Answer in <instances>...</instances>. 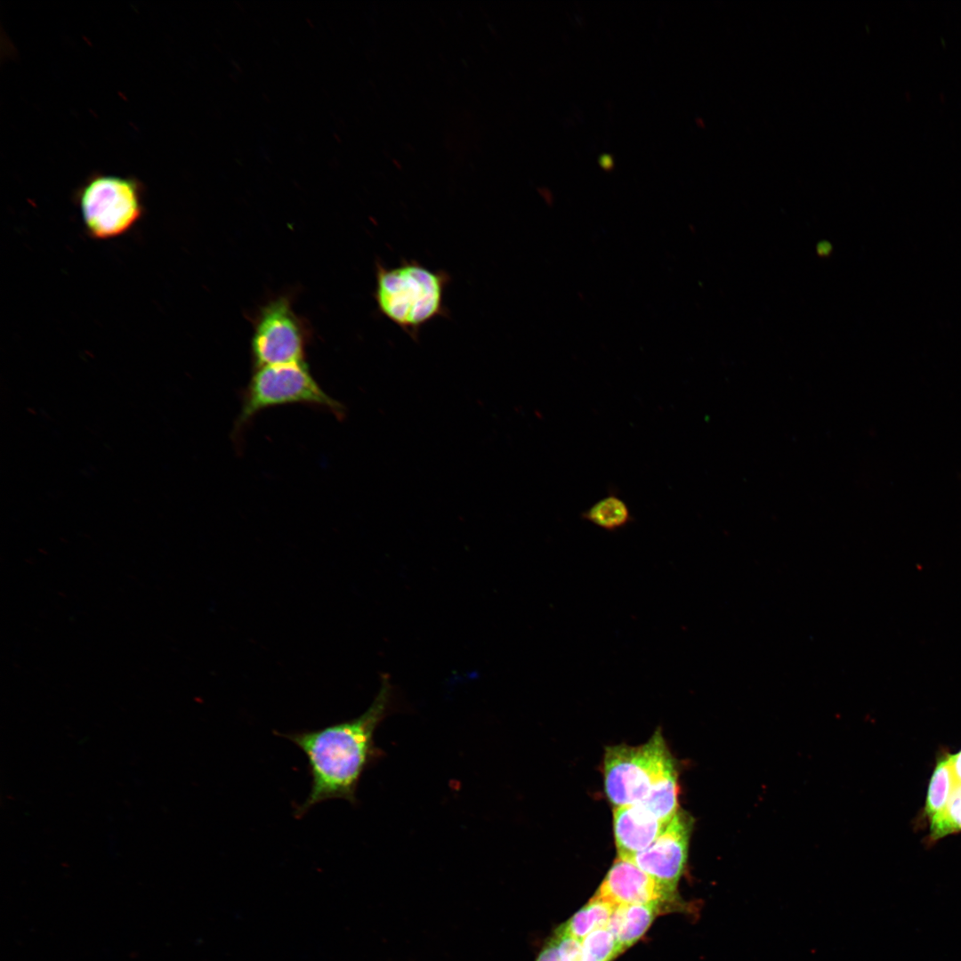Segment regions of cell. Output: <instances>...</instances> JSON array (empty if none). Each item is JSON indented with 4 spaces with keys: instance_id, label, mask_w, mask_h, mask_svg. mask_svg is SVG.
Returning a JSON list of instances; mask_svg holds the SVG:
<instances>
[{
    "instance_id": "1",
    "label": "cell",
    "mask_w": 961,
    "mask_h": 961,
    "mask_svg": "<svg viewBox=\"0 0 961 961\" xmlns=\"http://www.w3.org/2000/svg\"><path fill=\"white\" fill-rule=\"evenodd\" d=\"M381 679L378 693L359 716L317 730L279 734L297 746L308 761L311 788L295 809L296 818L327 800L357 803L361 777L383 755L375 744V732L395 702L389 677L383 675Z\"/></svg>"
},
{
    "instance_id": "2",
    "label": "cell",
    "mask_w": 961,
    "mask_h": 961,
    "mask_svg": "<svg viewBox=\"0 0 961 961\" xmlns=\"http://www.w3.org/2000/svg\"><path fill=\"white\" fill-rule=\"evenodd\" d=\"M450 282L448 271L429 269L413 259L392 267L377 262L374 299L384 318L418 341L427 323L448 317L444 298Z\"/></svg>"
},
{
    "instance_id": "3",
    "label": "cell",
    "mask_w": 961,
    "mask_h": 961,
    "mask_svg": "<svg viewBox=\"0 0 961 961\" xmlns=\"http://www.w3.org/2000/svg\"><path fill=\"white\" fill-rule=\"evenodd\" d=\"M75 200L86 234L99 240L127 233L144 213L143 186L134 177L92 174Z\"/></svg>"
},
{
    "instance_id": "4",
    "label": "cell",
    "mask_w": 961,
    "mask_h": 961,
    "mask_svg": "<svg viewBox=\"0 0 961 961\" xmlns=\"http://www.w3.org/2000/svg\"><path fill=\"white\" fill-rule=\"evenodd\" d=\"M291 403L323 408L337 419L345 415L344 406L319 386L305 362L258 367L242 393L241 409L234 426L235 438L261 410Z\"/></svg>"
},
{
    "instance_id": "5",
    "label": "cell",
    "mask_w": 961,
    "mask_h": 961,
    "mask_svg": "<svg viewBox=\"0 0 961 961\" xmlns=\"http://www.w3.org/2000/svg\"><path fill=\"white\" fill-rule=\"evenodd\" d=\"M674 767V758L659 731L637 747H609L603 760L606 795L614 807L642 803Z\"/></svg>"
},
{
    "instance_id": "6",
    "label": "cell",
    "mask_w": 961,
    "mask_h": 961,
    "mask_svg": "<svg viewBox=\"0 0 961 961\" xmlns=\"http://www.w3.org/2000/svg\"><path fill=\"white\" fill-rule=\"evenodd\" d=\"M305 337L290 302L280 297L260 312L252 339L254 367L304 361Z\"/></svg>"
},
{
    "instance_id": "7",
    "label": "cell",
    "mask_w": 961,
    "mask_h": 961,
    "mask_svg": "<svg viewBox=\"0 0 961 961\" xmlns=\"http://www.w3.org/2000/svg\"><path fill=\"white\" fill-rule=\"evenodd\" d=\"M692 827L691 816L679 809L651 845L626 860L666 889L677 893V884L687 862Z\"/></svg>"
},
{
    "instance_id": "8",
    "label": "cell",
    "mask_w": 961,
    "mask_h": 961,
    "mask_svg": "<svg viewBox=\"0 0 961 961\" xmlns=\"http://www.w3.org/2000/svg\"><path fill=\"white\" fill-rule=\"evenodd\" d=\"M614 907L658 904L666 911L682 908L672 892L630 860L617 858L594 895Z\"/></svg>"
},
{
    "instance_id": "9",
    "label": "cell",
    "mask_w": 961,
    "mask_h": 961,
    "mask_svg": "<svg viewBox=\"0 0 961 961\" xmlns=\"http://www.w3.org/2000/svg\"><path fill=\"white\" fill-rule=\"evenodd\" d=\"M667 824L642 804L614 807L613 830L618 857L626 860L646 850Z\"/></svg>"
},
{
    "instance_id": "10",
    "label": "cell",
    "mask_w": 961,
    "mask_h": 961,
    "mask_svg": "<svg viewBox=\"0 0 961 961\" xmlns=\"http://www.w3.org/2000/svg\"><path fill=\"white\" fill-rule=\"evenodd\" d=\"M665 908L658 904H631L616 907L608 928L625 951L638 941Z\"/></svg>"
},
{
    "instance_id": "11",
    "label": "cell",
    "mask_w": 961,
    "mask_h": 961,
    "mask_svg": "<svg viewBox=\"0 0 961 961\" xmlns=\"http://www.w3.org/2000/svg\"><path fill=\"white\" fill-rule=\"evenodd\" d=\"M616 907L595 896L556 930L580 941L592 932L607 927Z\"/></svg>"
},
{
    "instance_id": "12",
    "label": "cell",
    "mask_w": 961,
    "mask_h": 961,
    "mask_svg": "<svg viewBox=\"0 0 961 961\" xmlns=\"http://www.w3.org/2000/svg\"><path fill=\"white\" fill-rule=\"evenodd\" d=\"M581 518L610 532L617 531L633 521L627 504L612 492L584 511Z\"/></svg>"
},
{
    "instance_id": "13",
    "label": "cell",
    "mask_w": 961,
    "mask_h": 961,
    "mask_svg": "<svg viewBox=\"0 0 961 961\" xmlns=\"http://www.w3.org/2000/svg\"><path fill=\"white\" fill-rule=\"evenodd\" d=\"M677 779V770L674 767L658 780L648 796L639 803L665 823H669L680 809Z\"/></svg>"
},
{
    "instance_id": "14",
    "label": "cell",
    "mask_w": 961,
    "mask_h": 961,
    "mask_svg": "<svg viewBox=\"0 0 961 961\" xmlns=\"http://www.w3.org/2000/svg\"><path fill=\"white\" fill-rule=\"evenodd\" d=\"M952 783L949 754H945L937 761L927 789L925 814L929 823L944 812L951 793Z\"/></svg>"
},
{
    "instance_id": "15",
    "label": "cell",
    "mask_w": 961,
    "mask_h": 961,
    "mask_svg": "<svg viewBox=\"0 0 961 961\" xmlns=\"http://www.w3.org/2000/svg\"><path fill=\"white\" fill-rule=\"evenodd\" d=\"M581 945L585 961H612L624 951L608 927L592 932Z\"/></svg>"
},
{
    "instance_id": "16",
    "label": "cell",
    "mask_w": 961,
    "mask_h": 961,
    "mask_svg": "<svg viewBox=\"0 0 961 961\" xmlns=\"http://www.w3.org/2000/svg\"><path fill=\"white\" fill-rule=\"evenodd\" d=\"M942 815L953 830L961 831V783L956 782L954 779L951 793Z\"/></svg>"
},
{
    "instance_id": "17",
    "label": "cell",
    "mask_w": 961,
    "mask_h": 961,
    "mask_svg": "<svg viewBox=\"0 0 961 961\" xmlns=\"http://www.w3.org/2000/svg\"><path fill=\"white\" fill-rule=\"evenodd\" d=\"M562 961H585L581 941L557 930L553 934Z\"/></svg>"
},
{
    "instance_id": "18",
    "label": "cell",
    "mask_w": 961,
    "mask_h": 961,
    "mask_svg": "<svg viewBox=\"0 0 961 961\" xmlns=\"http://www.w3.org/2000/svg\"><path fill=\"white\" fill-rule=\"evenodd\" d=\"M536 961H562L557 944L553 937L543 946Z\"/></svg>"
},
{
    "instance_id": "19",
    "label": "cell",
    "mask_w": 961,
    "mask_h": 961,
    "mask_svg": "<svg viewBox=\"0 0 961 961\" xmlns=\"http://www.w3.org/2000/svg\"><path fill=\"white\" fill-rule=\"evenodd\" d=\"M950 767L953 779L961 783V750L955 754H949Z\"/></svg>"
}]
</instances>
